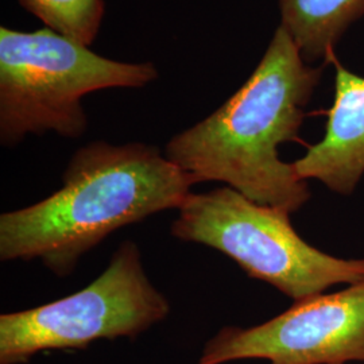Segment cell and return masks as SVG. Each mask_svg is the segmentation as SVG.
Instances as JSON below:
<instances>
[{"instance_id": "1", "label": "cell", "mask_w": 364, "mask_h": 364, "mask_svg": "<svg viewBox=\"0 0 364 364\" xmlns=\"http://www.w3.org/2000/svg\"><path fill=\"white\" fill-rule=\"evenodd\" d=\"M196 183L156 146L85 144L70 158L58 191L0 216V259L39 260L65 277L109 235L180 208Z\"/></svg>"}, {"instance_id": "2", "label": "cell", "mask_w": 364, "mask_h": 364, "mask_svg": "<svg viewBox=\"0 0 364 364\" xmlns=\"http://www.w3.org/2000/svg\"><path fill=\"white\" fill-rule=\"evenodd\" d=\"M321 75L278 27L247 81L209 117L174 135L165 156L197 183L221 182L262 205L297 212L311 189L279 158V146L297 139Z\"/></svg>"}, {"instance_id": "3", "label": "cell", "mask_w": 364, "mask_h": 364, "mask_svg": "<svg viewBox=\"0 0 364 364\" xmlns=\"http://www.w3.org/2000/svg\"><path fill=\"white\" fill-rule=\"evenodd\" d=\"M158 77L153 63L109 60L50 28L0 27V142L13 147L28 135L54 132L76 139L92 92L144 88Z\"/></svg>"}, {"instance_id": "4", "label": "cell", "mask_w": 364, "mask_h": 364, "mask_svg": "<svg viewBox=\"0 0 364 364\" xmlns=\"http://www.w3.org/2000/svg\"><path fill=\"white\" fill-rule=\"evenodd\" d=\"M177 210L170 225L176 239L219 251L294 301L364 281V259L313 247L296 232L287 210L258 204L230 186L192 192Z\"/></svg>"}, {"instance_id": "5", "label": "cell", "mask_w": 364, "mask_h": 364, "mask_svg": "<svg viewBox=\"0 0 364 364\" xmlns=\"http://www.w3.org/2000/svg\"><path fill=\"white\" fill-rule=\"evenodd\" d=\"M169 299L144 272L132 240L123 242L103 273L64 299L0 316V364H25L37 353L80 350L97 340L134 338L164 321Z\"/></svg>"}, {"instance_id": "6", "label": "cell", "mask_w": 364, "mask_h": 364, "mask_svg": "<svg viewBox=\"0 0 364 364\" xmlns=\"http://www.w3.org/2000/svg\"><path fill=\"white\" fill-rule=\"evenodd\" d=\"M248 359L269 364L364 362V281L294 301L259 326H224L207 341L197 364Z\"/></svg>"}, {"instance_id": "7", "label": "cell", "mask_w": 364, "mask_h": 364, "mask_svg": "<svg viewBox=\"0 0 364 364\" xmlns=\"http://www.w3.org/2000/svg\"><path fill=\"white\" fill-rule=\"evenodd\" d=\"M336 66L335 97L326 134L293 162L299 178L317 180L338 195L350 196L364 176V76L332 55Z\"/></svg>"}, {"instance_id": "8", "label": "cell", "mask_w": 364, "mask_h": 364, "mask_svg": "<svg viewBox=\"0 0 364 364\" xmlns=\"http://www.w3.org/2000/svg\"><path fill=\"white\" fill-rule=\"evenodd\" d=\"M281 25L304 60L329 61L338 39L364 15V0H278Z\"/></svg>"}, {"instance_id": "9", "label": "cell", "mask_w": 364, "mask_h": 364, "mask_svg": "<svg viewBox=\"0 0 364 364\" xmlns=\"http://www.w3.org/2000/svg\"><path fill=\"white\" fill-rule=\"evenodd\" d=\"M21 6L48 28L91 46L105 14V0H19Z\"/></svg>"}, {"instance_id": "10", "label": "cell", "mask_w": 364, "mask_h": 364, "mask_svg": "<svg viewBox=\"0 0 364 364\" xmlns=\"http://www.w3.org/2000/svg\"><path fill=\"white\" fill-rule=\"evenodd\" d=\"M364 364V363H363Z\"/></svg>"}]
</instances>
